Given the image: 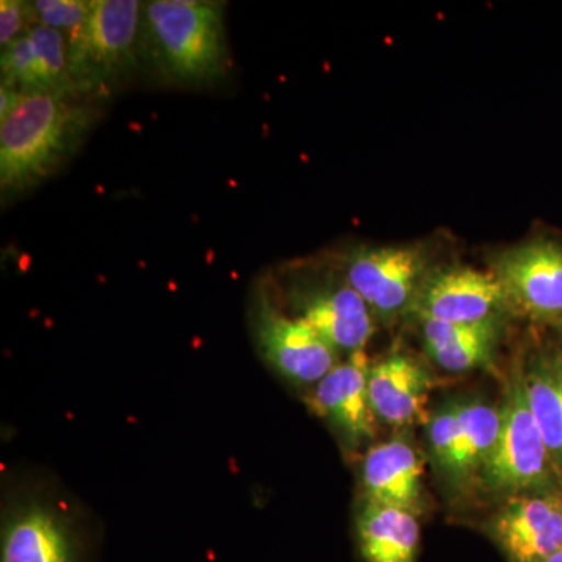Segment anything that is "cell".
<instances>
[{
  "instance_id": "cell-1",
  "label": "cell",
  "mask_w": 562,
  "mask_h": 562,
  "mask_svg": "<svg viewBox=\"0 0 562 562\" xmlns=\"http://www.w3.org/2000/svg\"><path fill=\"white\" fill-rule=\"evenodd\" d=\"M98 111L70 94H24L0 122V191L3 199L40 187L79 151Z\"/></svg>"
},
{
  "instance_id": "cell-2",
  "label": "cell",
  "mask_w": 562,
  "mask_h": 562,
  "mask_svg": "<svg viewBox=\"0 0 562 562\" xmlns=\"http://www.w3.org/2000/svg\"><path fill=\"white\" fill-rule=\"evenodd\" d=\"M139 55L168 83L188 88L217 83L231 68L224 7L198 0L143 3Z\"/></svg>"
},
{
  "instance_id": "cell-3",
  "label": "cell",
  "mask_w": 562,
  "mask_h": 562,
  "mask_svg": "<svg viewBox=\"0 0 562 562\" xmlns=\"http://www.w3.org/2000/svg\"><path fill=\"white\" fill-rule=\"evenodd\" d=\"M143 2L92 0L88 20L66 36L70 81L77 98H106L139 65Z\"/></svg>"
},
{
  "instance_id": "cell-4",
  "label": "cell",
  "mask_w": 562,
  "mask_h": 562,
  "mask_svg": "<svg viewBox=\"0 0 562 562\" xmlns=\"http://www.w3.org/2000/svg\"><path fill=\"white\" fill-rule=\"evenodd\" d=\"M476 484L502 502L516 495L562 491L532 416L520 366L514 369L506 384L501 405V431Z\"/></svg>"
},
{
  "instance_id": "cell-5",
  "label": "cell",
  "mask_w": 562,
  "mask_h": 562,
  "mask_svg": "<svg viewBox=\"0 0 562 562\" xmlns=\"http://www.w3.org/2000/svg\"><path fill=\"white\" fill-rule=\"evenodd\" d=\"M0 562H90V549L69 509L27 494L3 514Z\"/></svg>"
},
{
  "instance_id": "cell-6",
  "label": "cell",
  "mask_w": 562,
  "mask_h": 562,
  "mask_svg": "<svg viewBox=\"0 0 562 562\" xmlns=\"http://www.w3.org/2000/svg\"><path fill=\"white\" fill-rule=\"evenodd\" d=\"M250 321L261 357L292 383L316 386L339 364V351L306 322L276 306L262 288L254 294Z\"/></svg>"
},
{
  "instance_id": "cell-7",
  "label": "cell",
  "mask_w": 562,
  "mask_h": 562,
  "mask_svg": "<svg viewBox=\"0 0 562 562\" xmlns=\"http://www.w3.org/2000/svg\"><path fill=\"white\" fill-rule=\"evenodd\" d=\"M428 273L422 246L361 247L346 262V280L380 317L412 310Z\"/></svg>"
},
{
  "instance_id": "cell-8",
  "label": "cell",
  "mask_w": 562,
  "mask_h": 562,
  "mask_svg": "<svg viewBox=\"0 0 562 562\" xmlns=\"http://www.w3.org/2000/svg\"><path fill=\"white\" fill-rule=\"evenodd\" d=\"M506 562H541L562 550V491L516 495L483 525Z\"/></svg>"
},
{
  "instance_id": "cell-9",
  "label": "cell",
  "mask_w": 562,
  "mask_h": 562,
  "mask_svg": "<svg viewBox=\"0 0 562 562\" xmlns=\"http://www.w3.org/2000/svg\"><path fill=\"white\" fill-rule=\"evenodd\" d=\"M494 273L512 310L532 319L562 322V246L532 241L502 251Z\"/></svg>"
},
{
  "instance_id": "cell-10",
  "label": "cell",
  "mask_w": 562,
  "mask_h": 562,
  "mask_svg": "<svg viewBox=\"0 0 562 562\" xmlns=\"http://www.w3.org/2000/svg\"><path fill=\"white\" fill-rule=\"evenodd\" d=\"M412 310L420 321L476 325L501 322L512 305L494 273L449 268L428 273Z\"/></svg>"
},
{
  "instance_id": "cell-11",
  "label": "cell",
  "mask_w": 562,
  "mask_h": 562,
  "mask_svg": "<svg viewBox=\"0 0 562 562\" xmlns=\"http://www.w3.org/2000/svg\"><path fill=\"white\" fill-rule=\"evenodd\" d=\"M292 316L310 325L341 353L364 350L373 335V313L347 280L327 279L291 295Z\"/></svg>"
},
{
  "instance_id": "cell-12",
  "label": "cell",
  "mask_w": 562,
  "mask_h": 562,
  "mask_svg": "<svg viewBox=\"0 0 562 562\" xmlns=\"http://www.w3.org/2000/svg\"><path fill=\"white\" fill-rule=\"evenodd\" d=\"M369 362L364 350L351 353L314 386L310 406L330 422L347 449H358L375 438L376 419L369 398Z\"/></svg>"
},
{
  "instance_id": "cell-13",
  "label": "cell",
  "mask_w": 562,
  "mask_h": 562,
  "mask_svg": "<svg viewBox=\"0 0 562 562\" xmlns=\"http://www.w3.org/2000/svg\"><path fill=\"white\" fill-rule=\"evenodd\" d=\"M366 503L406 509L420 517L425 509L424 461L403 436L371 447L361 465Z\"/></svg>"
},
{
  "instance_id": "cell-14",
  "label": "cell",
  "mask_w": 562,
  "mask_h": 562,
  "mask_svg": "<svg viewBox=\"0 0 562 562\" xmlns=\"http://www.w3.org/2000/svg\"><path fill=\"white\" fill-rule=\"evenodd\" d=\"M368 384L376 419L402 428L422 419L435 379L413 357L392 353L371 364Z\"/></svg>"
},
{
  "instance_id": "cell-15",
  "label": "cell",
  "mask_w": 562,
  "mask_h": 562,
  "mask_svg": "<svg viewBox=\"0 0 562 562\" xmlns=\"http://www.w3.org/2000/svg\"><path fill=\"white\" fill-rule=\"evenodd\" d=\"M357 546L364 562H417L419 516L364 502L357 516Z\"/></svg>"
},
{
  "instance_id": "cell-16",
  "label": "cell",
  "mask_w": 562,
  "mask_h": 562,
  "mask_svg": "<svg viewBox=\"0 0 562 562\" xmlns=\"http://www.w3.org/2000/svg\"><path fill=\"white\" fill-rule=\"evenodd\" d=\"M498 333L501 322L468 325L422 321V338L428 357L438 368L453 373L475 371L490 364Z\"/></svg>"
},
{
  "instance_id": "cell-17",
  "label": "cell",
  "mask_w": 562,
  "mask_h": 562,
  "mask_svg": "<svg viewBox=\"0 0 562 562\" xmlns=\"http://www.w3.org/2000/svg\"><path fill=\"white\" fill-rule=\"evenodd\" d=\"M457 403L460 431L443 480L453 490H462L476 484L480 472L490 460L501 431V406L491 405L482 398H462Z\"/></svg>"
},
{
  "instance_id": "cell-18",
  "label": "cell",
  "mask_w": 562,
  "mask_h": 562,
  "mask_svg": "<svg viewBox=\"0 0 562 562\" xmlns=\"http://www.w3.org/2000/svg\"><path fill=\"white\" fill-rule=\"evenodd\" d=\"M520 372L528 403L562 486V371L557 355L536 351Z\"/></svg>"
},
{
  "instance_id": "cell-19",
  "label": "cell",
  "mask_w": 562,
  "mask_h": 562,
  "mask_svg": "<svg viewBox=\"0 0 562 562\" xmlns=\"http://www.w3.org/2000/svg\"><path fill=\"white\" fill-rule=\"evenodd\" d=\"M29 35L38 57L40 90L50 94L76 95L70 81L68 40L65 33L33 25Z\"/></svg>"
},
{
  "instance_id": "cell-20",
  "label": "cell",
  "mask_w": 562,
  "mask_h": 562,
  "mask_svg": "<svg viewBox=\"0 0 562 562\" xmlns=\"http://www.w3.org/2000/svg\"><path fill=\"white\" fill-rule=\"evenodd\" d=\"M2 83L22 94H35L40 90L38 57L29 32L2 49Z\"/></svg>"
},
{
  "instance_id": "cell-21",
  "label": "cell",
  "mask_w": 562,
  "mask_h": 562,
  "mask_svg": "<svg viewBox=\"0 0 562 562\" xmlns=\"http://www.w3.org/2000/svg\"><path fill=\"white\" fill-rule=\"evenodd\" d=\"M458 431H460V416H458L457 401L443 403L428 417V454L442 479L449 471L454 449H457Z\"/></svg>"
},
{
  "instance_id": "cell-22",
  "label": "cell",
  "mask_w": 562,
  "mask_h": 562,
  "mask_svg": "<svg viewBox=\"0 0 562 562\" xmlns=\"http://www.w3.org/2000/svg\"><path fill=\"white\" fill-rule=\"evenodd\" d=\"M92 0H36L31 2L33 25L69 33L79 29L90 16Z\"/></svg>"
},
{
  "instance_id": "cell-23",
  "label": "cell",
  "mask_w": 562,
  "mask_h": 562,
  "mask_svg": "<svg viewBox=\"0 0 562 562\" xmlns=\"http://www.w3.org/2000/svg\"><path fill=\"white\" fill-rule=\"evenodd\" d=\"M33 27L31 2L2 0L0 2V46L9 47Z\"/></svg>"
},
{
  "instance_id": "cell-24",
  "label": "cell",
  "mask_w": 562,
  "mask_h": 562,
  "mask_svg": "<svg viewBox=\"0 0 562 562\" xmlns=\"http://www.w3.org/2000/svg\"><path fill=\"white\" fill-rule=\"evenodd\" d=\"M22 98H24L22 92L5 87V85H0V122L5 121L13 113L14 109L20 105Z\"/></svg>"
},
{
  "instance_id": "cell-25",
  "label": "cell",
  "mask_w": 562,
  "mask_h": 562,
  "mask_svg": "<svg viewBox=\"0 0 562 562\" xmlns=\"http://www.w3.org/2000/svg\"><path fill=\"white\" fill-rule=\"evenodd\" d=\"M541 562H562V550H560V552L552 554V557H549L547 558V560H543Z\"/></svg>"
},
{
  "instance_id": "cell-26",
  "label": "cell",
  "mask_w": 562,
  "mask_h": 562,
  "mask_svg": "<svg viewBox=\"0 0 562 562\" xmlns=\"http://www.w3.org/2000/svg\"><path fill=\"white\" fill-rule=\"evenodd\" d=\"M561 331H562V322H561ZM554 355H557V360H558V362H560V368H561V371H562V347Z\"/></svg>"
}]
</instances>
